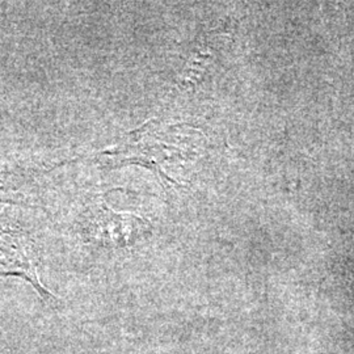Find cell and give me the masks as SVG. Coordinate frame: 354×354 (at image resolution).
<instances>
[{
  "label": "cell",
  "instance_id": "1",
  "mask_svg": "<svg viewBox=\"0 0 354 354\" xmlns=\"http://www.w3.org/2000/svg\"><path fill=\"white\" fill-rule=\"evenodd\" d=\"M196 147L194 130L151 121L127 134L112 149L99 153L97 160L109 169L140 165L162 181L176 185L168 175L169 168L190 160Z\"/></svg>",
  "mask_w": 354,
  "mask_h": 354
},
{
  "label": "cell",
  "instance_id": "2",
  "mask_svg": "<svg viewBox=\"0 0 354 354\" xmlns=\"http://www.w3.org/2000/svg\"><path fill=\"white\" fill-rule=\"evenodd\" d=\"M147 226L142 218L115 213L102 205L87 215L83 232L91 243L104 247L125 248L140 241L147 231Z\"/></svg>",
  "mask_w": 354,
  "mask_h": 354
},
{
  "label": "cell",
  "instance_id": "3",
  "mask_svg": "<svg viewBox=\"0 0 354 354\" xmlns=\"http://www.w3.org/2000/svg\"><path fill=\"white\" fill-rule=\"evenodd\" d=\"M0 274H12L29 281L44 299L51 298L41 283L37 266L26 235L16 231L0 232Z\"/></svg>",
  "mask_w": 354,
  "mask_h": 354
}]
</instances>
